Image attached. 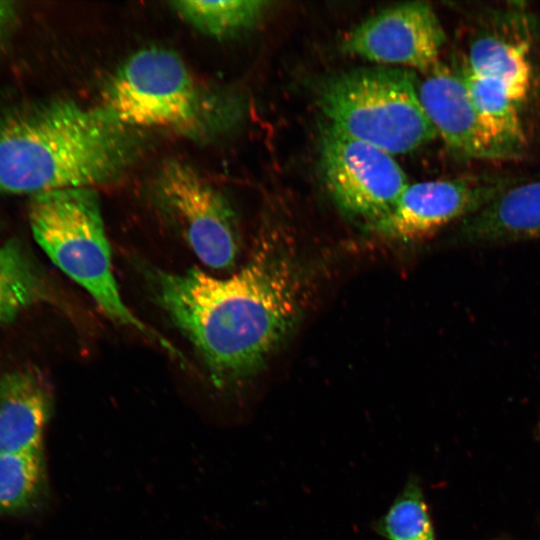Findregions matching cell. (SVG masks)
<instances>
[{"mask_svg":"<svg viewBox=\"0 0 540 540\" xmlns=\"http://www.w3.org/2000/svg\"><path fill=\"white\" fill-rule=\"evenodd\" d=\"M150 295L202 360L218 388L257 372L297 322L305 286L299 265L276 241L261 242L236 273L170 272L141 265Z\"/></svg>","mask_w":540,"mask_h":540,"instance_id":"1","label":"cell"},{"mask_svg":"<svg viewBox=\"0 0 540 540\" xmlns=\"http://www.w3.org/2000/svg\"><path fill=\"white\" fill-rule=\"evenodd\" d=\"M100 109L54 100L0 114V192L92 188L119 176L134 148Z\"/></svg>","mask_w":540,"mask_h":540,"instance_id":"2","label":"cell"},{"mask_svg":"<svg viewBox=\"0 0 540 540\" xmlns=\"http://www.w3.org/2000/svg\"><path fill=\"white\" fill-rule=\"evenodd\" d=\"M32 234L53 263L83 287L107 317L133 328L185 361L168 340L146 325L122 300L113 275L99 197L93 188H71L31 197Z\"/></svg>","mask_w":540,"mask_h":540,"instance_id":"3","label":"cell"},{"mask_svg":"<svg viewBox=\"0 0 540 540\" xmlns=\"http://www.w3.org/2000/svg\"><path fill=\"white\" fill-rule=\"evenodd\" d=\"M318 102L330 125L391 155L412 152L437 136L415 76L403 68L374 66L333 75L321 84Z\"/></svg>","mask_w":540,"mask_h":540,"instance_id":"4","label":"cell"},{"mask_svg":"<svg viewBox=\"0 0 540 540\" xmlns=\"http://www.w3.org/2000/svg\"><path fill=\"white\" fill-rule=\"evenodd\" d=\"M99 108L123 127L189 129L200 117V96L182 59L163 48L137 51L102 91Z\"/></svg>","mask_w":540,"mask_h":540,"instance_id":"5","label":"cell"},{"mask_svg":"<svg viewBox=\"0 0 540 540\" xmlns=\"http://www.w3.org/2000/svg\"><path fill=\"white\" fill-rule=\"evenodd\" d=\"M157 202L207 267L231 269L239 245L235 215L224 196L190 165L170 160L158 172Z\"/></svg>","mask_w":540,"mask_h":540,"instance_id":"6","label":"cell"},{"mask_svg":"<svg viewBox=\"0 0 540 540\" xmlns=\"http://www.w3.org/2000/svg\"><path fill=\"white\" fill-rule=\"evenodd\" d=\"M319 152L322 176L333 200L345 212L372 224L392 209L409 184L391 154L330 124L322 130Z\"/></svg>","mask_w":540,"mask_h":540,"instance_id":"7","label":"cell"},{"mask_svg":"<svg viewBox=\"0 0 540 540\" xmlns=\"http://www.w3.org/2000/svg\"><path fill=\"white\" fill-rule=\"evenodd\" d=\"M445 31L430 4L408 2L384 9L354 27L342 47L371 62L429 71L438 64Z\"/></svg>","mask_w":540,"mask_h":540,"instance_id":"8","label":"cell"},{"mask_svg":"<svg viewBox=\"0 0 540 540\" xmlns=\"http://www.w3.org/2000/svg\"><path fill=\"white\" fill-rule=\"evenodd\" d=\"M515 184L508 177H468L408 184L392 209L374 223L388 237L415 241L465 218Z\"/></svg>","mask_w":540,"mask_h":540,"instance_id":"9","label":"cell"},{"mask_svg":"<svg viewBox=\"0 0 540 540\" xmlns=\"http://www.w3.org/2000/svg\"><path fill=\"white\" fill-rule=\"evenodd\" d=\"M428 72L417 88L418 96L447 147L467 159L505 160L486 131L460 72L439 63Z\"/></svg>","mask_w":540,"mask_h":540,"instance_id":"10","label":"cell"},{"mask_svg":"<svg viewBox=\"0 0 540 540\" xmlns=\"http://www.w3.org/2000/svg\"><path fill=\"white\" fill-rule=\"evenodd\" d=\"M50 411V389L38 369L0 377V454L42 447Z\"/></svg>","mask_w":540,"mask_h":540,"instance_id":"11","label":"cell"},{"mask_svg":"<svg viewBox=\"0 0 540 540\" xmlns=\"http://www.w3.org/2000/svg\"><path fill=\"white\" fill-rule=\"evenodd\" d=\"M461 233L476 244L540 238V178L505 189L465 217Z\"/></svg>","mask_w":540,"mask_h":540,"instance_id":"12","label":"cell"},{"mask_svg":"<svg viewBox=\"0 0 540 540\" xmlns=\"http://www.w3.org/2000/svg\"><path fill=\"white\" fill-rule=\"evenodd\" d=\"M462 70L497 82L521 104L526 102L532 87L527 43L495 34L481 35L471 43Z\"/></svg>","mask_w":540,"mask_h":540,"instance_id":"13","label":"cell"},{"mask_svg":"<svg viewBox=\"0 0 540 540\" xmlns=\"http://www.w3.org/2000/svg\"><path fill=\"white\" fill-rule=\"evenodd\" d=\"M49 296L43 274L15 241L0 247V322L14 319Z\"/></svg>","mask_w":540,"mask_h":540,"instance_id":"14","label":"cell"},{"mask_svg":"<svg viewBox=\"0 0 540 540\" xmlns=\"http://www.w3.org/2000/svg\"><path fill=\"white\" fill-rule=\"evenodd\" d=\"M45 470L42 447L0 454V513L27 510L39 497Z\"/></svg>","mask_w":540,"mask_h":540,"instance_id":"15","label":"cell"},{"mask_svg":"<svg viewBox=\"0 0 540 540\" xmlns=\"http://www.w3.org/2000/svg\"><path fill=\"white\" fill-rule=\"evenodd\" d=\"M170 4L186 22L198 30L210 36L225 37L255 24L267 3L254 0H185Z\"/></svg>","mask_w":540,"mask_h":540,"instance_id":"16","label":"cell"},{"mask_svg":"<svg viewBox=\"0 0 540 540\" xmlns=\"http://www.w3.org/2000/svg\"><path fill=\"white\" fill-rule=\"evenodd\" d=\"M377 529L388 540H434L426 503L416 480L407 482Z\"/></svg>","mask_w":540,"mask_h":540,"instance_id":"17","label":"cell"},{"mask_svg":"<svg viewBox=\"0 0 540 540\" xmlns=\"http://www.w3.org/2000/svg\"><path fill=\"white\" fill-rule=\"evenodd\" d=\"M13 15V4L7 1H0V38L10 24Z\"/></svg>","mask_w":540,"mask_h":540,"instance_id":"18","label":"cell"}]
</instances>
